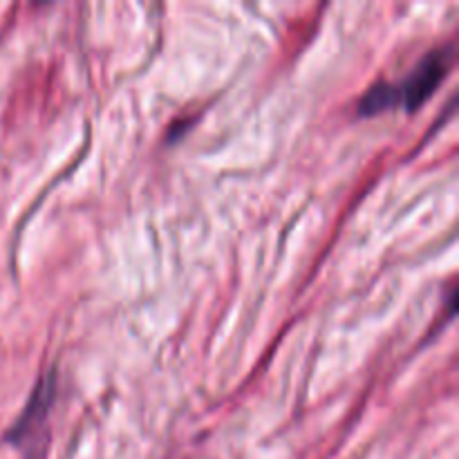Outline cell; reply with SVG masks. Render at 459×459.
Segmentation results:
<instances>
[{
  "label": "cell",
  "instance_id": "6da1fadb",
  "mask_svg": "<svg viewBox=\"0 0 459 459\" xmlns=\"http://www.w3.org/2000/svg\"><path fill=\"white\" fill-rule=\"evenodd\" d=\"M455 63V43L444 48H435L403 76L402 81H381L368 88V92L359 99V115L372 117L384 110L402 106L406 110H417L421 103L433 97L446 74Z\"/></svg>",
  "mask_w": 459,
  "mask_h": 459
},
{
  "label": "cell",
  "instance_id": "7a4b0ae2",
  "mask_svg": "<svg viewBox=\"0 0 459 459\" xmlns=\"http://www.w3.org/2000/svg\"><path fill=\"white\" fill-rule=\"evenodd\" d=\"M54 397H56V377H54V372H48L36 384L22 415L9 429L7 442H12L27 459H43L45 455V448L49 442L48 420Z\"/></svg>",
  "mask_w": 459,
  "mask_h": 459
}]
</instances>
